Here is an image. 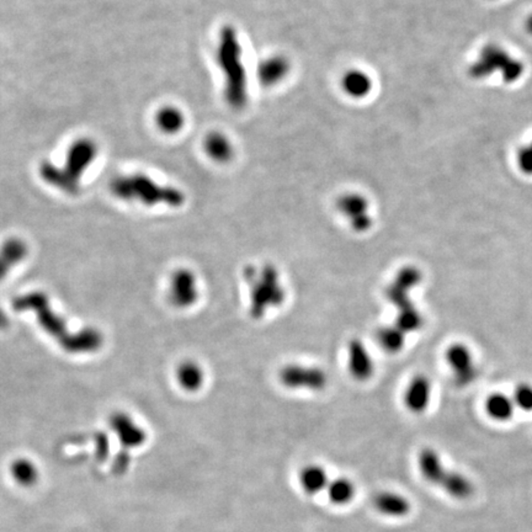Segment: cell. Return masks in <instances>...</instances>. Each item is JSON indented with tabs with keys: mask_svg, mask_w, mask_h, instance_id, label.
<instances>
[{
	"mask_svg": "<svg viewBox=\"0 0 532 532\" xmlns=\"http://www.w3.org/2000/svg\"><path fill=\"white\" fill-rule=\"evenodd\" d=\"M13 307L18 312H32L40 327L67 353H92L104 344L102 332L97 328H85L78 332L69 330L66 320L52 308L49 297L44 292H29L19 296L15 298Z\"/></svg>",
	"mask_w": 532,
	"mask_h": 532,
	"instance_id": "obj_1",
	"label": "cell"
},
{
	"mask_svg": "<svg viewBox=\"0 0 532 532\" xmlns=\"http://www.w3.org/2000/svg\"><path fill=\"white\" fill-rule=\"evenodd\" d=\"M216 62L224 75V100L233 110H242L248 102V75L243 64V49L232 25L223 26L219 34Z\"/></svg>",
	"mask_w": 532,
	"mask_h": 532,
	"instance_id": "obj_2",
	"label": "cell"
},
{
	"mask_svg": "<svg viewBox=\"0 0 532 532\" xmlns=\"http://www.w3.org/2000/svg\"><path fill=\"white\" fill-rule=\"evenodd\" d=\"M243 279L248 285V310L253 320H264L271 310L285 303L286 287L274 264L246 266Z\"/></svg>",
	"mask_w": 532,
	"mask_h": 532,
	"instance_id": "obj_3",
	"label": "cell"
},
{
	"mask_svg": "<svg viewBox=\"0 0 532 532\" xmlns=\"http://www.w3.org/2000/svg\"><path fill=\"white\" fill-rule=\"evenodd\" d=\"M97 145L90 138L75 140L67 152L66 162L57 167L51 162H44L40 174L47 184L66 194H77L80 188L83 175L97 158Z\"/></svg>",
	"mask_w": 532,
	"mask_h": 532,
	"instance_id": "obj_4",
	"label": "cell"
},
{
	"mask_svg": "<svg viewBox=\"0 0 532 532\" xmlns=\"http://www.w3.org/2000/svg\"><path fill=\"white\" fill-rule=\"evenodd\" d=\"M110 191L117 199L138 201L145 206L168 205L179 207L185 202L183 191L174 186L160 185L145 174L120 175L110 183Z\"/></svg>",
	"mask_w": 532,
	"mask_h": 532,
	"instance_id": "obj_5",
	"label": "cell"
},
{
	"mask_svg": "<svg viewBox=\"0 0 532 532\" xmlns=\"http://www.w3.org/2000/svg\"><path fill=\"white\" fill-rule=\"evenodd\" d=\"M418 465L423 477L434 485L444 489L456 499H467L473 494V485L465 476L446 468L440 456L433 449H424L418 457Z\"/></svg>",
	"mask_w": 532,
	"mask_h": 532,
	"instance_id": "obj_6",
	"label": "cell"
},
{
	"mask_svg": "<svg viewBox=\"0 0 532 532\" xmlns=\"http://www.w3.org/2000/svg\"><path fill=\"white\" fill-rule=\"evenodd\" d=\"M524 64L495 44H489L480 51L478 59L469 67L468 72L474 79L488 77L492 73L500 72L504 80L513 83L524 74Z\"/></svg>",
	"mask_w": 532,
	"mask_h": 532,
	"instance_id": "obj_7",
	"label": "cell"
},
{
	"mask_svg": "<svg viewBox=\"0 0 532 532\" xmlns=\"http://www.w3.org/2000/svg\"><path fill=\"white\" fill-rule=\"evenodd\" d=\"M279 381L282 387L290 391L322 392L328 387L330 376L320 366L292 363L280 368Z\"/></svg>",
	"mask_w": 532,
	"mask_h": 532,
	"instance_id": "obj_8",
	"label": "cell"
},
{
	"mask_svg": "<svg viewBox=\"0 0 532 532\" xmlns=\"http://www.w3.org/2000/svg\"><path fill=\"white\" fill-rule=\"evenodd\" d=\"M337 208L348 221L350 229L356 234H363L373 229L375 221L366 196L358 193H346L339 198Z\"/></svg>",
	"mask_w": 532,
	"mask_h": 532,
	"instance_id": "obj_9",
	"label": "cell"
},
{
	"mask_svg": "<svg viewBox=\"0 0 532 532\" xmlns=\"http://www.w3.org/2000/svg\"><path fill=\"white\" fill-rule=\"evenodd\" d=\"M423 272L416 265H404L396 272L391 284L386 287L385 297L396 308H403L414 303L411 301V291L421 285Z\"/></svg>",
	"mask_w": 532,
	"mask_h": 532,
	"instance_id": "obj_10",
	"label": "cell"
},
{
	"mask_svg": "<svg viewBox=\"0 0 532 532\" xmlns=\"http://www.w3.org/2000/svg\"><path fill=\"white\" fill-rule=\"evenodd\" d=\"M200 298L199 279L188 267L175 270L170 279L169 301L179 310H188L198 303Z\"/></svg>",
	"mask_w": 532,
	"mask_h": 532,
	"instance_id": "obj_11",
	"label": "cell"
},
{
	"mask_svg": "<svg viewBox=\"0 0 532 532\" xmlns=\"http://www.w3.org/2000/svg\"><path fill=\"white\" fill-rule=\"evenodd\" d=\"M346 368L356 382H368L376 373V363L373 353L360 338L349 340L346 346Z\"/></svg>",
	"mask_w": 532,
	"mask_h": 532,
	"instance_id": "obj_12",
	"label": "cell"
},
{
	"mask_svg": "<svg viewBox=\"0 0 532 532\" xmlns=\"http://www.w3.org/2000/svg\"><path fill=\"white\" fill-rule=\"evenodd\" d=\"M446 361L457 386L465 387L477 376L472 353L465 344L455 343L446 350Z\"/></svg>",
	"mask_w": 532,
	"mask_h": 532,
	"instance_id": "obj_13",
	"label": "cell"
},
{
	"mask_svg": "<svg viewBox=\"0 0 532 532\" xmlns=\"http://www.w3.org/2000/svg\"><path fill=\"white\" fill-rule=\"evenodd\" d=\"M433 394L430 378L416 375L411 378L403 392V404L413 414H423L429 408Z\"/></svg>",
	"mask_w": 532,
	"mask_h": 532,
	"instance_id": "obj_14",
	"label": "cell"
},
{
	"mask_svg": "<svg viewBox=\"0 0 532 532\" xmlns=\"http://www.w3.org/2000/svg\"><path fill=\"white\" fill-rule=\"evenodd\" d=\"M110 426L121 441L122 445L128 449L143 445L147 439L145 430L123 411H117L110 416Z\"/></svg>",
	"mask_w": 532,
	"mask_h": 532,
	"instance_id": "obj_15",
	"label": "cell"
},
{
	"mask_svg": "<svg viewBox=\"0 0 532 532\" xmlns=\"http://www.w3.org/2000/svg\"><path fill=\"white\" fill-rule=\"evenodd\" d=\"M290 71V61L281 54H275L264 59L259 64L258 79L262 87H275L285 80Z\"/></svg>",
	"mask_w": 532,
	"mask_h": 532,
	"instance_id": "obj_16",
	"label": "cell"
},
{
	"mask_svg": "<svg viewBox=\"0 0 532 532\" xmlns=\"http://www.w3.org/2000/svg\"><path fill=\"white\" fill-rule=\"evenodd\" d=\"M29 254L28 244L20 238H9L0 247V281L8 277Z\"/></svg>",
	"mask_w": 532,
	"mask_h": 532,
	"instance_id": "obj_17",
	"label": "cell"
},
{
	"mask_svg": "<svg viewBox=\"0 0 532 532\" xmlns=\"http://www.w3.org/2000/svg\"><path fill=\"white\" fill-rule=\"evenodd\" d=\"M175 377L180 388L185 392L196 393L201 391L206 382V373L202 366L194 360H185L176 368Z\"/></svg>",
	"mask_w": 532,
	"mask_h": 532,
	"instance_id": "obj_18",
	"label": "cell"
},
{
	"mask_svg": "<svg viewBox=\"0 0 532 532\" xmlns=\"http://www.w3.org/2000/svg\"><path fill=\"white\" fill-rule=\"evenodd\" d=\"M203 150L210 159L219 164L228 163L234 155L232 142L221 132H211L206 135L203 140Z\"/></svg>",
	"mask_w": 532,
	"mask_h": 532,
	"instance_id": "obj_19",
	"label": "cell"
},
{
	"mask_svg": "<svg viewBox=\"0 0 532 532\" xmlns=\"http://www.w3.org/2000/svg\"><path fill=\"white\" fill-rule=\"evenodd\" d=\"M373 82L368 73L360 69H351L341 78V89L348 97L363 99L373 90Z\"/></svg>",
	"mask_w": 532,
	"mask_h": 532,
	"instance_id": "obj_20",
	"label": "cell"
},
{
	"mask_svg": "<svg viewBox=\"0 0 532 532\" xmlns=\"http://www.w3.org/2000/svg\"><path fill=\"white\" fill-rule=\"evenodd\" d=\"M373 505L378 512L388 516H404L411 510V504L404 497L392 492H380L373 497Z\"/></svg>",
	"mask_w": 532,
	"mask_h": 532,
	"instance_id": "obj_21",
	"label": "cell"
},
{
	"mask_svg": "<svg viewBox=\"0 0 532 532\" xmlns=\"http://www.w3.org/2000/svg\"><path fill=\"white\" fill-rule=\"evenodd\" d=\"M10 476L23 488H31L40 480V469L34 461L19 457L10 465Z\"/></svg>",
	"mask_w": 532,
	"mask_h": 532,
	"instance_id": "obj_22",
	"label": "cell"
},
{
	"mask_svg": "<svg viewBox=\"0 0 532 532\" xmlns=\"http://www.w3.org/2000/svg\"><path fill=\"white\" fill-rule=\"evenodd\" d=\"M406 335L403 330H399L397 325H383L377 332V340L380 346L391 355H396L404 350L406 344Z\"/></svg>",
	"mask_w": 532,
	"mask_h": 532,
	"instance_id": "obj_23",
	"label": "cell"
},
{
	"mask_svg": "<svg viewBox=\"0 0 532 532\" xmlns=\"http://www.w3.org/2000/svg\"><path fill=\"white\" fill-rule=\"evenodd\" d=\"M155 123L160 131L167 135H175L183 130L185 125V116L179 107H160L155 115Z\"/></svg>",
	"mask_w": 532,
	"mask_h": 532,
	"instance_id": "obj_24",
	"label": "cell"
},
{
	"mask_svg": "<svg viewBox=\"0 0 532 532\" xmlns=\"http://www.w3.org/2000/svg\"><path fill=\"white\" fill-rule=\"evenodd\" d=\"M393 323L406 335H411L419 332L424 327V315L418 310L416 303H413L397 310V315Z\"/></svg>",
	"mask_w": 532,
	"mask_h": 532,
	"instance_id": "obj_25",
	"label": "cell"
},
{
	"mask_svg": "<svg viewBox=\"0 0 532 532\" xmlns=\"http://www.w3.org/2000/svg\"><path fill=\"white\" fill-rule=\"evenodd\" d=\"M300 482L301 485L308 494L320 493V490H323L330 483L325 469L315 465L307 466L302 469Z\"/></svg>",
	"mask_w": 532,
	"mask_h": 532,
	"instance_id": "obj_26",
	"label": "cell"
},
{
	"mask_svg": "<svg viewBox=\"0 0 532 532\" xmlns=\"http://www.w3.org/2000/svg\"><path fill=\"white\" fill-rule=\"evenodd\" d=\"M514 401L503 393H493L485 401V409L490 418L495 421H509L514 413Z\"/></svg>",
	"mask_w": 532,
	"mask_h": 532,
	"instance_id": "obj_27",
	"label": "cell"
},
{
	"mask_svg": "<svg viewBox=\"0 0 532 532\" xmlns=\"http://www.w3.org/2000/svg\"><path fill=\"white\" fill-rule=\"evenodd\" d=\"M355 488L353 483L346 478H338L330 482L328 485V495L334 504H346L353 499Z\"/></svg>",
	"mask_w": 532,
	"mask_h": 532,
	"instance_id": "obj_28",
	"label": "cell"
},
{
	"mask_svg": "<svg viewBox=\"0 0 532 532\" xmlns=\"http://www.w3.org/2000/svg\"><path fill=\"white\" fill-rule=\"evenodd\" d=\"M514 404L525 411H532V386L528 383L519 385L514 393Z\"/></svg>",
	"mask_w": 532,
	"mask_h": 532,
	"instance_id": "obj_29",
	"label": "cell"
},
{
	"mask_svg": "<svg viewBox=\"0 0 532 532\" xmlns=\"http://www.w3.org/2000/svg\"><path fill=\"white\" fill-rule=\"evenodd\" d=\"M518 164L523 173L528 175L532 174V142L519 150Z\"/></svg>",
	"mask_w": 532,
	"mask_h": 532,
	"instance_id": "obj_30",
	"label": "cell"
},
{
	"mask_svg": "<svg viewBox=\"0 0 532 532\" xmlns=\"http://www.w3.org/2000/svg\"><path fill=\"white\" fill-rule=\"evenodd\" d=\"M9 317H8V315L5 313L4 310L0 308V332H1V330H6V328L9 327Z\"/></svg>",
	"mask_w": 532,
	"mask_h": 532,
	"instance_id": "obj_31",
	"label": "cell"
},
{
	"mask_svg": "<svg viewBox=\"0 0 532 532\" xmlns=\"http://www.w3.org/2000/svg\"><path fill=\"white\" fill-rule=\"evenodd\" d=\"M525 28H526V30H528V34L532 35V15H530L528 16V20H526V23H525Z\"/></svg>",
	"mask_w": 532,
	"mask_h": 532,
	"instance_id": "obj_32",
	"label": "cell"
}]
</instances>
